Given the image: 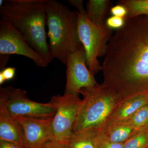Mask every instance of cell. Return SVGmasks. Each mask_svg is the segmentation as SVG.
<instances>
[{"instance_id": "484cf974", "label": "cell", "mask_w": 148, "mask_h": 148, "mask_svg": "<svg viewBox=\"0 0 148 148\" xmlns=\"http://www.w3.org/2000/svg\"><path fill=\"white\" fill-rule=\"evenodd\" d=\"M5 81L4 77L3 76L2 74L0 73V85L3 84Z\"/></svg>"}, {"instance_id": "7a4b0ae2", "label": "cell", "mask_w": 148, "mask_h": 148, "mask_svg": "<svg viewBox=\"0 0 148 148\" xmlns=\"http://www.w3.org/2000/svg\"><path fill=\"white\" fill-rule=\"evenodd\" d=\"M47 0H7L0 7L1 21L16 30L47 64L53 58L47 41Z\"/></svg>"}, {"instance_id": "9c48e42d", "label": "cell", "mask_w": 148, "mask_h": 148, "mask_svg": "<svg viewBox=\"0 0 148 148\" xmlns=\"http://www.w3.org/2000/svg\"><path fill=\"white\" fill-rule=\"evenodd\" d=\"M23 56L32 59L37 66L48 64L24 39L22 35L7 22L0 21V56Z\"/></svg>"}, {"instance_id": "277c9868", "label": "cell", "mask_w": 148, "mask_h": 148, "mask_svg": "<svg viewBox=\"0 0 148 148\" xmlns=\"http://www.w3.org/2000/svg\"><path fill=\"white\" fill-rule=\"evenodd\" d=\"M79 93L83 98L73 133L99 132L119 104L115 94L103 83L82 88Z\"/></svg>"}, {"instance_id": "3957f363", "label": "cell", "mask_w": 148, "mask_h": 148, "mask_svg": "<svg viewBox=\"0 0 148 148\" xmlns=\"http://www.w3.org/2000/svg\"><path fill=\"white\" fill-rule=\"evenodd\" d=\"M46 13L51 53L66 65L69 53L82 45L78 31V12L58 1L47 0Z\"/></svg>"}, {"instance_id": "ba28073f", "label": "cell", "mask_w": 148, "mask_h": 148, "mask_svg": "<svg viewBox=\"0 0 148 148\" xmlns=\"http://www.w3.org/2000/svg\"><path fill=\"white\" fill-rule=\"evenodd\" d=\"M66 83L64 93L80 94L81 89L98 84L86 64L83 46L69 53L66 58Z\"/></svg>"}, {"instance_id": "30bf717a", "label": "cell", "mask_w": 148, "mask_h": 148, "mask_svg": "<svg viewBox=\"0 0 148 148\" xmlns=\"http://www.w3.org/2000/svg\"><path fill=\"white\" fill-rule=\"evenodd\" d=\"M14 118L22 128L23 145L25 148H41L53 140L52 122L53 117L35 118L17 116Z\"/></svg>"}, {"instance_id": "8fae6325", "label": "cell", "mask_w": 148, "mask_h": 148, "mask_svg": "<svg viewBox=\"0 0 148 148\" xmlns=\"http://www.w3.org/2000/svg\"><path fill=\"white\" fill-rule=\"evenodd\" d=\"M23 135L20 125L0 102V140L24 147Z\"/></svg>"}, {"instance_id": "7402d4cb", "label": "cell", "mask_w": 148, "mask_h": 148, "mask_svg": "<svg viewBox=\"0 0 148 148\" xmlns=\"http://www.w3.org/2000/svg\"><path fill=\"white\" fill-rule=\"evenodd\" d=\"M16 72V69L14 67H8L1 71L0 73L2 74L4 77L6 81L10 80L14 78Z\"/></svg>"}, {"instance_id": "cb8c5ba5", "label": "cell", "mask_w": 148, "mask_h": 148, "mask_svg": "<svg viewBox=\"0 0 148 148\" xmlns=\"http://www.w3.org/2000/svg\"><path fill=\"white\" fill-rule=\"evenodd\" d=\"M41 148H69L66 143L52 140Z\"/></svg>"}, {"instance_id": "44dd1931", "label": "cell", "mask_w": 148, "mask_h": 148, "mask_svg": "<svg viewBox=\"0 0 148 148\" xmlns=\"http://www.w3.org/2000/svg\"><path fill=\"white\" fill-rule=\"evenodd\" d=\"M110 13L112 16L125 18L127 16V11L125 7L118 4L111 8Z\"/></svg>"}, {"instance_id": "2e32d148", "label": "cell", "mask_w": 148, "mask_h": 148, "mask_svg": "<svg viewBox=\"0 0 148 148\" xmlns=\"http://www.w3.org/2000/svg\"><path fill=\"white\" fill-rule=\"evenodd\" d=\"M117 3L127 9L125 20L140 15H148V0H120Z\"/></svg>"}, {"instance_id": "4316f807", "label": "cell", "mask_w": 148, "mask_h": 148, "mask_svg": "<svg viewBox=\"0 0 148 148\" xmlns=\"http://www.w3.org/2000/svg\"><path fill=\"white\" fill-rule=\"evenodd\" d=\"M144 128H145L146 129H147L148 130V126H147V127H144Z\"/></svg>"}, {"instance_id": "6da1fadb", "label": "cell", "mask_w": 148, "mask_h": 148, "mask_svg": "<svg viewBox=\"0 0 148 148\" xmlns=\"http://www.w3.org/2000/svg\"><path fill=\"white\" fill-rule=\"evenodd\" d=\"M108 44L102 83L119 103L148 93V15L125 20Z\"/></svg>"}, {"instance_id": "83f0119b", "label": "cell", "mask_w": 148, "mask_h": 148, "mask_svg": "<svg viewBox=\"0 0 148 148\" xmlns=\"http://www.w3.org/2000/svg\"><path fill=\"white\" fill-rule=\"evenodd\" d=\"M147 97H148V93L147 94Z\"/></svg>"}, {"instance_id": "5bb4252c", "label": "cell", "mask_w": 148, "mask_h": 148, "mask_svg": "<svg viewBox=\"0 0 148 148\" xmlns=\"http://www.w3.org/2000/svg\"><path fill=\"white\" fill-rule=\"evenodd\" d=\"M111 1L110 0H89L86 5L87 17L97 26L106 24V17Z\"/></svg>"}, {"instance_id": "52a82bcc", "label": "cell", "mask_w": 148, "mask_h": 148, "mask_svg": "<svg viewBox=\"0 0 148 148\" xmlns=\"http://www.w3.org/2000/svg\"><path fill=\"white\" fill-rule=\"evenodd\" d=\"M50 101L56 107L52 122L53 140L66 143L73 135L82 100L79 94L53 96Z\"/></svg>"}, {"instance_id": "ffe728a7", "label": "cell", "mask_w": 148, "mask_h": 148, "mask_svg": "<svg viewBox=\"0 0 148 148\" xmlns=\"http://www.w3.org/2000/svg\"><path fill=\"white\" fill-rule=\"evenodd\" d=\"M124 18L112 16L106 19V24L110 29H119L123 27L125 24Z\"/></svg>"}, {"instance_id": "d4e9b609", "label": "cell", "mask_w": 148, "mask_h": 148, "mask_svg": "<svg viewBox=\"0 0 148 148\" xmlns=\"http://www.w3.org/2000/svg\"><path fill=\"white\" fill-rule=\"evenodd\" d=\"M0 148H25L22 146L7 141L0 140Z\"/></svg>"}, {"instance_id": "ac0fdd59", "label": "cell", "mask_w": 148, "mask_h": 148, "mask_svg": "<svg viewBox=\"0 0 148 148\" xmlns=\"http://www.w3.org/2000/svg\"><path fill=\"white\" fill-rule=\"evenodd\" d=\"M127 121L138 130L148 126V104L139 109Z\"/></svg>"}, {"instance_id": "7c38bea8", "label": "cell", "mask_w": 148, "mask_h": 148, "mask_svg": "<svg viewBox=\"0 0 148 148\" xmlns=\"http://www.w3.org/2000/svg\"><path fill=\"white\" fill-rule=\"evenodd\" d=\"M147 104V95H139L121 102L111 113L106 124L127 121L139 109Z\"/></svg>"}, {"instance_id": "603a6c76", "label": "cell", "mask_w": 148, "mask_h": 148, "mask_svg": "<svg viewBox=\"0 0 148 148\" xmlns=\"http://www.w3.org/2000/svg\"><path fill=\"white\" fill-rule=\"evenodd\" d=\"M69 2L76 8L78 9V12L84 16H87L86 10L84 9L83 6V1L82 0H70L69 1Z\"/></svg>"}, {"instance_id": "9a60e30c", "label": "cell", "mask_w": 148, "mask_h": 148, "mask_svg": "<svg viewBox=\"0 0 148 148\" xmlns=\"http://www.w3.org/2000/svg\"><path fill=\"white\" fill-rule=\"evenodd\" d=\"M97 132L86 131L73 133L66 145L69 148H96L95 137Z\"/></svg>"}, {"instance_id": "8992f818", "label": "cell", "mask_w": 148, "mask_h": 148, "mask_svg": "<svg viewBox=\"0 0 148 148\" xmlns=\"http://www.w3.org/2000/svg\"><path fill=\"white\" fill-rule=\"evenodd\" d=\"M0 102L13 117L47 118L53 117L56 113V107L50 101L46 103L32 101L26 90L11 86L0 88Z\"/></svg>"}, {"instance_id": "d6986e66", "label": "cell", "mask_w": 148, "mask_h": 148, "mask_svg": "<svg viewBox=\"0 0 148 148\" xmlns=\"http://www.w3.org/2000/svg\"><path fill=\"white\" fill-rule=\"evenodd\" d=\"M96 148H123V143H112L106 140L98 132L95 137Z\"/></svg>"}, {"instance_id": "e0dca14e", "label": "cell", "mask_w": 148, "mask_h": 148, "mask_svg": "<svg viewBox=\"0 0 148 148\" xmlns=\"http://www.w3.org/2000/svg\"><path fill=\"white\" fill-rule=\"evenodd\" d=\"M123 148H148V130H140L135 135L123 143Z\"/></svg>"}, {"instance_id": "5b68a950", "label": "cell", "mask_w": 148, "mask_h": 148, "mask_svg": "<svg viewBox=\"0 0 148 148\" xmlns=\"http://www.w3.org/2000/svg\"><path fill=\"white\" fill-rule=\"evenodd\" d=\"M78 31L80 40L85 51L88 68L95 76L103 71L98 58L106 56L108 44L113 35L112 29L106 24L95 25L88 20L87 16L78 12Z\"/></svg>"}, {"instance_id": "4fadbf2b", "label": "cell", "mask_w": 148, "mask_h": 148, "mask_svg": "<svg viewBox=\"0 0 148 148\" xmlns=\"http://www.w3.org/2000/svg\"><path fill=\"white\" fill-rule=\"evenodd\" d=\"M139 130L128 121H125L107 123L103 129L97 132L110 142L123 143Z\"/></svg>"}]
</instances>
